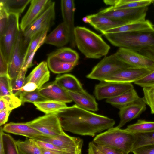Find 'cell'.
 <instances>
[{
  "label": "cell",
  "instance_id": "obj_11",
  "mask_svg": "<svg viewBox=\"0 0 154 154\" xmlns=\"http://www.w3.org/2000/svg\"><path fill=\"white\" fill-rule=\"evenodd\" d=\"M27 48L24 44L23 32L20 30L9 63L8 75L11 79L17 76L22 69Z\"/></svg>",
  "mask_w": 154,
  "mask_h": 154
},
{
  "label": "cell",
  "instance_id": "obj_19",
  "mask_svg": "<svg viewBox=\"0 0 154 154\" xmlns=\"http://www.w3.org/2000/svg\"><path fill=\"white\" fill-rule=\"evenodd\" d=\"M69 39L68 29L64 23L63 22L46 36L44 43L62 47L69 42Z\"/></svg>",
  "mask_w": 154,
  "mask_h": 154
},
{
  "label": "cell",
  "instance_id": "obj_53",
  "mask_svg": "<svg viewBox=\"0 0 154 154\" xmlns=\"http://www.w3.org/2000/svg\"><path fill=\"white\" fill-rule=\"evenodd\" d=\"M88 149L90 150L93 154H101L93 142L89 143Z\"/></svg>",
  "mask_w": 154,
  "mask_h": 154
},
{
  "label": "cell",
  "instance_id": "obj_45",
  "mask_svg": "<svg viewBox=\"0 0 154 154\" xmlns=\"http://www.w3.org/2000/svg\"><path fill=\"white\" fill-rule=\"evenodd\" d=\"M33 140L37 146L41 148L51 150L65 152L60 148L51 143L38 140Z\"/></svg>",
  "mask_w": 154,
  "mask_h": 154
},
{
  "label": "cell",
  "instance_id": "obj_8",
  "mask_svg": "<svg viewBox=\"0 0 154 154\" xmlns=\"http://www.w3.org/2000/svg\"><path fill=\"white\" fill-rule=\"evenodd\" d=\"M43 135L54 137L64 133L57 114H45L26 122Z\"/></svg>",
  "mask_w": 154,
  "mask_h": 154
},
{
  "label": "cell",
  "instance_id": "obj_38",
  "mask_svg": "<svg viewBox=\"0 0 154 154\" xmlns=\"http://www.w3.org/2000/svg\"><path fill=\"white\" fill-rule=\"evenodd\" d=\"M19 96L22 104L26 102L33 103L36 102L48 100L40 93L38 91V89L32 92H22L20 93Z\"/></svg>",
  "mask_w": 154,
  "mask_h": 154
},
{
  "label": "cell",
  "instance_id": "obj_13",
  "mask_svg": "<svg viewBox=\"0 0 154 154\" xmlns=\"http://www.w3.org/2000/svg\"><path fill=\"white\" fill-rule=\"evenodd\" d=\"M152 70L129 67L117 71L104 81L124 83H134Z\"/></svg>",
  "mask_w": 154,
  "mask_h": 154
},
{
  "label": "cell",
  "instance_id": "obj_10",
  "mask_svg": "<svg viewBox=\"0 0 154 154\" xmlns=\"http://www.w3.org/2000/svg\"><path fill=\"white\" fill-rule=\"evenodd\" d=\"M115 54L120 60L131 67L154 70V61L137 51L120 48Z\"/></svg>",
  "mask_w": 154,
  "mask_h": 154
},
{
  "label": "cell",
  "instance_id": "obj_52",
  "mask_svg": "<svg viewBox=\"0 0 154 154\" xmlns=\"http://www.w3.org/2000/svg\"><path fill=\"white\" fill-rule=\"evenodd\" d=\"M41 149L43 154H75L76 153H70L61 151L51 150L42 148H41Z\"/></svg>",
  "mask_w": 154,
  "mask_h": 154
},
{
  "label": "cell",
  "instance_id": "obj_57",
  "mask_svg": "<svg viewBox=\"0 0 154 154\" xmlns=\"http://www.w3.org/2000/svg\"><path fill=\"white\" fill-rule=\"evenodd\" d=\"M82 146H80L78 149L77 150L75 154H81V150Z\"/></svg>",
  "mask_w": 154,
  "mask_h": 154
},
{
  "label": "cell",
  "instance_id": "obj_39",
  "mask_svg": "<svg viewBox=\"0 0 154 154\" xmlns=\"http://www.w3.org/2000/svg\"><path fill=\"white\" fill-rule=\"evenodd\" d=\"M27 71V70L22 69L17 76L11 79L13 93L17 96H19L21 89L25 84Z\"/></svg>",
  "mask_w": 154,
  "mask_h": 154
},
{
  "label": "cell",
  "instance_id": "obj_27",
  "mask_svg": "<svg viewBox=\"0 0 154 154\" xmlns=\"http://www.w3.org/2000/svg\"><path fill=\"white\" fill-rule=\"evenodd\" d=\"M47 56L56 57L64 62L77 64L79 58L78 53L69 47H63L57 49L49 54Z\"/></svg>",
  "mask_w": 154,
  "mask_h": 154
},
{
  "label": "cell",
  "instance_id": "obj_34",
  "mask_svg": "<svg viewBox=\"0 0 154 154\" xmlns=\"http://www.w3.org/2000/svg\"><path fill=\"white\" fill-rule=\"evenodd\" d=\"M0 138L2 140L5 154H20L16 141L10 135L4 133L0 128Z\"/></svg>",
  "mask_w": 154,
  "mask_h": 154
},
{
  "label": "cell",
  "instance_id": "obj_30",
  "mask_svg": "<svg viewBox=\"0 0 154 154\" xmlns=\"http://www.w3.org/2000/svg\"><path fill=\"white\" fill-rule=\"evenodd\" d=\"M31 0H0L2 5L9 14L15 13L20 15Z\"/></svg>",
  "mask_w": 154,
  "mask_h": 154
},
{
  "label": "cell",
  "instance_id": "obj_56",
  "mask_svg": "<svg viewBox=\"0 0 154 154\" xmlns=\"http://www.w3.org/2000/svg\"><path fill=\"white\" fill-rule=\"evenodd\" d=\"M82 21L84 23L89 24L90 20L88 15L83 17L82 19Z\"/></svg>",
  "mask_w": 154,
  "mask_h": 154
},
{
  "label": "cell",
  "instance_id": "obj_17",
  "mask_svg": "<svg viewBox=\"0 0 154 154\" xmlns=\"http://www.w3.org/2000/svg\"><path fill=\"white\" fill-rule=\"evenodd\" d=\"M146 109V104L143 99L119 109L120 121L117 126L119 128L127 122L137 118Z\"/></svg>",
  "mask_w": 154,
  "mask_h": 154
},
{
  "label": "cell",
  "instance_id": "obj_28",
  "mask_svg": "<svg viewBox=\"0 0 154 154\" xmlns=\"http://www.w3.org/2000/svg\"><path fill=\"white\" fill-rule=\"evenodd\" d=\"M33 104L37 109L45 114H57L67 107L65 103L48 100L35 103Z\"/></svg>",
  "mask_w": 154,
  "mask_h": 154
},
{
  "label": "cell",
  "instance_id": "obj_48",
  "mask_svg": "<svg viewBox=\"0 0 154 154\" xmlns=\"http://www.w3.org/2000/svg\"><path fill=\"white\" fill-rule=\"evenodd\" d=\"M42 45H39L35 51H33L29 55V57L27 59L24 63L22 69L25 70H27V69L31 66L33 65L32 61L34 56V55L35 54V53L37 51V50Z\"/></svg>",
  "mask_w": 154,
  "mask_h": 154
},
{
  "label": "cell",
  "instance_id": "obj_54",
  "mask_svg": "<svg viewBox=\"0 0 154 154\" xmlns=\"http://www.w3.org/2000/svg\"><path fill=\"white\" fill-rule=\"evenodd\" d=\"M116 0H105L103 1L104 3L107 5L114 6L116 4Z\"/></svg>",
  "mask_w": 154,
  "mask_h": 154
},
{
  "label": "cell",
  "instance_id": "obj_4",
  "mask_svg": "<svg viewBox=\"0 0 154 154\" xmlns=\"http://www.w3.org/2000/svg\"><path fill=\"white\" fill-rule=\"evenodd\" d=\"M137 138L136 134L116 126L97 135L93 142L95 144L112 147L128 154L132 150Z\"/></svg>",
  "mask_w": 154,
  "mask_h": 154
},
{
  "label": "cell",
  "instance_id": "obj_49",
  "mask_svg": "<svg viewBox=\"0 0 154 154\" xmlns=\"http://www.w3.org/2000/svg\"><path fill=\"white\" fill-rule=\"evenodd\" d=\"M138 52L154 61V46L142 49Z\"/></svg>",
  "mask_w": 154,
  "mask_h": 154
},
{
  "label": "cell",
  "instance_id": "obj_46",
  "mask_svg": "<svg viewBox=\"0 0 154 154\" xmlns=\"http://www.w3.org/2000/svg\"><path fill=\"white\" fill-rule=\"evenodd\" d=\"M134 154H154V145L142 146L131 152Z\"/></svg>",
  "mask_w": 154,
  "mask_h": 154
},
{
  "label": "cell",
  "instance_id": "obj_55",
  "mask_svg": "<svg viewBox=\"0 0 154 154\" xmlns=\"http://www.w3.org/2000/svg\"><path fill=\"white\" fill-rule=\"evenodd\" d=\"M0 154H5L2 140L0 138Z\"/></svg>",
  "mask_w": 154,
  "mask_h": 154
},
{
  "label": "cell",
  "instance_id": "obj_15",
  "mask_svg": "<svg viewBox=\"0 0 154 154\" xmlns=\"http://www.w3.org/2000/svg\"><path fill=\"white\" fill-rule=\"evenodd\" d=\"M61 9L63 22L66 26L69 34L70 46L72 48L76 46L74 35L75 27L74 16L75 3L73 0H62L60 2Z\"/></svg>",
  "mask_w": 154,
  "mask_h": 154
},
{
  "label": "cell",
  "instance_id": "obj_33",
  "mask_svg": "<svg viewBox=\"0 0 154 154\" xmlns=\"http://www.w3.org/2000/svg\"><path fill=\"white\" fill-rule=\"evenodd\" d=\"M153 2L152 0H116L115 5L111 7L116 9L137 8L148 7Z\"/></svg>",
  "mask_w": 154,
  "mask_h": 154
},
{
  "label": "cell",
  "instance_id": "obj_12",
  "mask_svg": "<svg viewBox=\"0 0 154 154\" xmlns=\"http://www.w3.org/2000/svg\"><path fill=\"white\" fill-rule=\"evenodd\" d=\"M51 143L65 152L75 153L83 144V140L78 137L70 136L65 133L54 137L39 136L35 139Z\"/></svg>",
  "mask_w": 154,
  "mask_h": 154
},
{
  "label": "cell",
  "instance_id": "obj_16",
  "mask_svg": "<svg viewBox=\"0 0 154 154\" xmlns=\"http://www.w3.org/2000/svg\"><path fill=\"white\" fill-rule=\"evenodd\" d=\"M40 93L48 100L70 103L72 100L67 91L55 81L48 83L38 89Z\"/></svg>",
  "mask_w": 154,
  "mask_h": 154
},
{
  "label": "cell",
  "instance_id": "obj_26",
  "mask_svg": "<svg viewBox=\"0 0 154 154\" xmlns=\"http://www.w3.org/2000/svg\"><path fill=\"white\" fill-rule=\"evenodd\" d=\"M55 2L52 1L44 11L30 24L23 32V40H25L35 29L48 20L55 17Z\"/></svg>",
  "mask_w": 154,
  "mask_h": 154
},
{
  "label": "cell",
  "instance_id": "obj_7",
  "mask_svg": "<svg viewBox=\"0 0 154 154\" xmlns=\"http://www.w3.org/2000/svg\"><path fill=\"white\" fill-rule=\"evenodd\" d=\"M148 10V7L116 9L110 6L97 13L115 20L129 23L145 20Z\"/></svg>",
  "mask_w": 154,
  "mask_h": 154
},
{
  "label": "cell",
  "instance_id": "obj_35",
  "mask_svg": "<svg viewBox=\"0 0 154 154\" xmlns=\"http://www.w3.org/2000/svg\"><path fill=\"white\" fill-rule=\"evenodd\" d=\"M49 29H47L38 32L31 38L27 47L24 57V63L30 54L39 45H42L44 43L45 40Z\"/></svg>",
  "mask_w": 154,
  "mask_h": 154
},
{
  "label": "cell",
  "instance_id": "obj_3",
  "mask_svg": "<svg viewBox=\"0 0 154 154\" xmlns=\"http://www.w3.org/2000/svg\"><path fill=\"white\" fill-rule=\"evenodd\" d=\"M103 35L111 44L119 48L138 52L142 49L154 46V29Z\"/></svg>",
  "mask_w": 154,
  "mask_h": 154
},
{
  "label": "cell",
  "instance_id": "obj_40",
  "mask_svg": "<svg viewBox=\"0 0 154 154\" xmlns=\"http://www.w3.org/2000/svg\"><path fill=\"white\" fill-rule=\"evenodd\" d=\"M143 100L150 108L151 113L154 114V85L143 88Z\"/></svg>",
  "mask_w": 154,
  "mask_h": 154
},
{
  "label": "cell",
  "instance_id": "obj_58",
  "mask_svg": "<svg viewBox=\"0 0 154 154\" xmlns=\"http://www.w3.org/2000/svg\"><path fill=\"white\" fill-rule=\"evenodd\" d=\"M88 154H93L92 152L89 149H88Z\"/></svg>",
  "mask_w": 154,
  "mask_h": 154
},
{
  "label": "cell",
  "instance_id": "obj_20",
  "mask_svg": "<svg viewBox=\"0 0 154 154\" xmlns=\"http://www.w3.org/2000/svg\"><path fill=\"white\" fill-rule=\"evenodd\" d=\"M88 16L90 20L89 24L101 33L108 30L128 24L113 20L100 15L97 13Z\"/></svg>",
  "mask_w": 154,
  "mask_h": 154
},
{
  "label": "cell",
  "instance_id": "obj_18",
  "mask_svg": "<svg viewBox=\"0 0 154 154\" xmlns=\"http://www.w3.org/2000/svg\"><path fill=\"white\" fill-rule=\"evenodd\" d=\"M2 129L4 132L25 136L32 139H35L39 136L43 135L26 122H10L4 125Z\"/></svg>",
  "mask_w": 154,
  "mask_h": 154
},
{
  "label": "cell",
  "instance_id": "obj_37",
  "mask_svg": "<svg viewBox=\"0 0 154 154\" xmlns=\"http://www.w3.org/2000/svg\"><path fill=\"white\" fill-rule=\"evenodd\" d=\"M135 134L137 138L132 150L142 146L154 145V131Z\"/></svg>",
  "mask_w": 154,
  "mask_h": 154
},
{
  "label": "cell",
  "instance_id": "obj_25",
  "mask_svg": "<svg viewBox=\"0 0 154 154\" xmlns=\"http://www.w3.org/2000/svg\"><path fill=\"white\" fill-rule=\"evenodd\" d=\"M154 29V26L148 20H144L128 23L120 26L108 30L102 33H113L126 32L138 31Z\"/></svg>",
  "mask_w": 154,
  "mask_h": 154
},
{
  "label": "cell",
  "instance_id": "obj_6",
  "mask_svg": "<svg viewBox=\"0 0 154 154\" xmlns=\"http://www.w3.org/2000/svg\"><path fill=\"white\" fill-rule=\"evenodd\" d=\"M129 67L120 60L114 53L105 56L93 67L86 77L100 81H104L117 71Z\"/></svg>",
  "mask_w": 154,
  "mask_h": 154
},
{
  "label": "cell",
  "instance_id": "obj_9",
  "mask_svg": "<svg viewBox=\"0 0 154 154\" xmlns=\"http://www.w3.org/2000/svg\"><path fill=\"white\" fill-rule=\"evenodd\" d=\"M133 88L131 83L103 81L96 85L94 94L97 100H101L115 97Z\"/></svg>",
  "mask_w": 154,
  "mask_h": 154
},
{
  "label": "cell",
  "instance_id": "obj_50",
  "mask_svg": "<svg viewBox=\"0 0 154 154\" xmlns=\"http://www.w3.org/2000/svg\"><path fill=\"white\" fill-rule=\"evenodd\" d=\"M37 89H38V87L35 83L32 82H28L26 83L22 87L20 90V94L22 92H32Z\"/></svg>",
  "mask_w": 154,
  "mask_h": 154
},
{
  "label": "cell",
  "instance_id": "obj_5",
  "mask_svg": "<svg viewBox=\"0 0 154 154\" xmlns=\"http://www.w3.org/2000/svg\"><path fill=\"white\" fill-rule=\"evenodd\" d=\"M20 15L15 13L9 14L7 28L4 35L0 38V52L9 63L20 30Z\"/></svg>",
  "mask_w": 154,
  "mask_h": 154
},
{
  "label": "cell",
  "instance_id": "obj_47",
  "mask_svg": "<svg viewBox=\"0 0 154 154\" xmlns=\"http://www.w3.org/2000/svg\"><path fill=\"white\" fill-rule=\"evenodd\" d=\"M9 63L0 52V76L8 75Z\"/></svg>",
  "mask_w": 154,
  "mask_h": 154
},
{
  "label": "cell",
  "instance_id": "obj_41",
  "mask_svg": "<svg viewBox=\"0 0 154 154\" xmlns=\"http://www.w3.org/2000/svg\"><path fill=\"white\" fill-rule=\"evenodd\" d=\"M12 94L11 79L8 75L0 76V97Z\"/></svg>",
  "mask_w": 154,
  "mask_h": 154
},
{
  "label": "cell",
  "instance_id": "obj_23",
  "mask_svg": "<svg viewBox=\"0 0 154 154\" xmlns=\"http://www.w3.org/2000/svg\"><path fill=\"white\" fill-rule=\"evenodd\" d=\"M55 81L66 91L77 93H83L86 91L77 79L71 74L58 75Z\"/></svg>",
  "mask_w": 154,
  "mask_h": 154
},
{
  "label": "cell",
  "instance_id": "obj_31",
  "mask_svg": "<svg viewBox=\"0 0 154 154\" xmlns=\"http://www.w3.org/2000/svg\"><path fill=\"white\" fill-rule=\"evenodd\" d=\"M17 146L20 154H43L41 148L31 139H26L24 141H16Z\"/></svg>",
  "mask_w": 154,
  "mask_h": 154
},
{
  "label": "cell",
  "instance_id": "obj_2",
  "mask_svg": "<svg viewBox=\"0 0 154 154\" xmlns=\"http://www.w3.org/2000/svg\"><path fill=\"white\" fill-rule=\"evenodd\" d=\"M74 35L78 49L87 58L98 59L106 56L110 46L99 35L85 27H75Z\"/></svg>",
  "mask_w": 154,
  "mask_h": 154
},
{
  "label": "cell",
  "instance_id": "obj_42",
  "mask_svg": "<svg viewBox=\"0 0 154 154\" xmlns=\"http://www.w3.org/2000/svg\"><path fill=\"white\" fill-rule=\"evenodd\" d=\"M9 14L0 5V38L4 35L8 25Z\"/></svg>",
  "mask_w": 154,
  "mask_h": 154
},
{
  "label": "cell",
  "instance_id": "obj_43",
  "mask_svg": "<svg viewBox=\"0 0 154 154\" xmlns=\"http://www.w3.org/2000/svg\"><path fill=\"white\" fill-rule=\"evenodd\" d=\"M142 88L154 85V70L134 82Z\"/></svg>",
  "mask_w": 154,
  "mask_h": 154
},
{
  "label": "cell",
  "instance_id": "obj_22",
  "mask_svg": "<svg viewBox=\"0 0 154 154\" xmlns=\"http://www.w3.org/2000/svg\"><path fill=\"white\" fill-rule=\"evenodd\" d=\"M66 91L72 101L79 107L91 111L96 112L98 110L95 98L86 91L83 93Z\"/></svg>",
  "mask_w": 154,
  "mask_h": 154
},
{
  "label": "cell",
  "instance_id": "obj_36",
  "mask_svg": "<svg viewBox=\"0 0 154 154\" xmlns=\"http://www.w3.org/2000/svg\"><path fill=\"white\" fill-rule=\"evenodd\" d=\"M22 104L19 97L14 94L0 97V111L5 109L12 111Z\"/></svg>",
  "mask_w": 154,
  "mask_h": 154
},
{
  "label": "cell",
  "instance_id": "obj_32",
  "mask_svg": "<svg viewBox=\"0 0 154 154\" xmlns=\"http://www.w3.org/2000/svg\"><path fill=\"white\" fill-rule=\"evenodd\" d=\"M124 130L133 134L144 133L154 131V122L139 119L135 123L130 125Z\"/></svg>",
  "mask_w": 154,
  "mask_h": 154
},
{
  "label": "cell",
  "instance_id": "obj_51",
  "mask_svg": "<svg viewBox=\"0 0 154 154\" xmlns=\"http://www.w3.org/2000/svg\"><path fill=\"white\" fill-rule=\"evenodd\" d=\"M11 111L5 109L0 111V126L5 124L8 121L9 115Z\"/></svg>",
  "mask_w": 154,
  "mask_h": 154
},
{
  "label": "cell",
  "instance_id": "obj_14",
  "mask_svg": "<svg viewBox=\"0 0 154 154\" xmlns=\"http://www.w3.org/2000/svg\"><path fill=\"white\" fill-rule=\"evenodd\" d=\"M52 2L50 0H31L29 9L21 19L20 24L21 30L23 32L44 11Z\"/></svg>",
  "mask_w": 154,
  "mask_h": 154
},
{
  "label": "cell",
  "instance_id": "obj_44",
  "mask_svg": "<svg viewBox=\"0 0 154 154\" xmlns=\"http://www.w3.org/2000/svg\"><path fill=\"white\" fill-rule=\"evenodd\" d=\"M95 145L101 154H126L115 148L103 145Z\"/></svg>",
  "mask_w": 154,
  "mask_h": 154
},
{
  "label": "cell",
  "instance_id": "obj_29",
  "mask_svg": "<svg viewBox=\"0 0 154 154\" xmlns=\"http://www.w3.org/2000/svg\"><path fill=\"white\" fill-rule=\"evenodd\" d=\"M47 63L49 69L56 74L65 73L71 71L77 64L62 61L56 57H48Z\"/></svg>",
  "mask_w": 154,
  "mask_h": 154
},
{
  "label": "cell",
  "instance_id": "obj_59",
  "mask_svg": "<svg viewBox=\"0 0 154 154\" xmlns=\"http://www.w3.org/2000/svg\"><path fill=\"white\" fill-rule=\"evenodd\" d=\"M152 3H153V5L154 6V0H153V2Z\"/></svg>",
  "mask_w": 154,
  "mask_h": 154
},
{
  "label": "cell",
  "instance_id": "obj_1",
  "mask_svg": "<svg viewBox=\"0 0 154 154\" xmlns=\"http://www.w3.org/2000/svg\"><path fill=\"white\" fill-rule=\"evenodd\" d=\"M63 130L81 135L94 137L113 128L115 121L107 117L82 109L76 104L57 114Z\"/></svg>",
  "mask_w": 154,
  "mask_h": 154
},
{
  "label": "cell",
  "instance_id": "obj_21",
  "mask_svg": "<svg viewBox=\"0 0 154 154\" xmlns=\"http://www.w3.org/2000/svg\"><path fill=\"white\" fill-rule=\"evenodd\" d=\"M50 77V73L47 62L42 61L25 78V84L28 82L34 83L37 86L38 89H39L49 80Z\"/></svg>",
  "mask_w": 154,
  "mask_h": 154
},
{
  "label": "cell",
  "instance_id": "obj_24",
  "mask_svg": "<svg viewBox=\"0 0 154 154\" xmlns=\"http://www.w3.org/2000/svg\"><path fill=\"white\" fill-rule=\"evenodd\" d=\"M142 99L143 98L139 96L134 88L118 96L107 99L106 101L119 109Z\"/></svg>",
  "mask_w": 154,
  "mask_h": 154
}]
</instances>
